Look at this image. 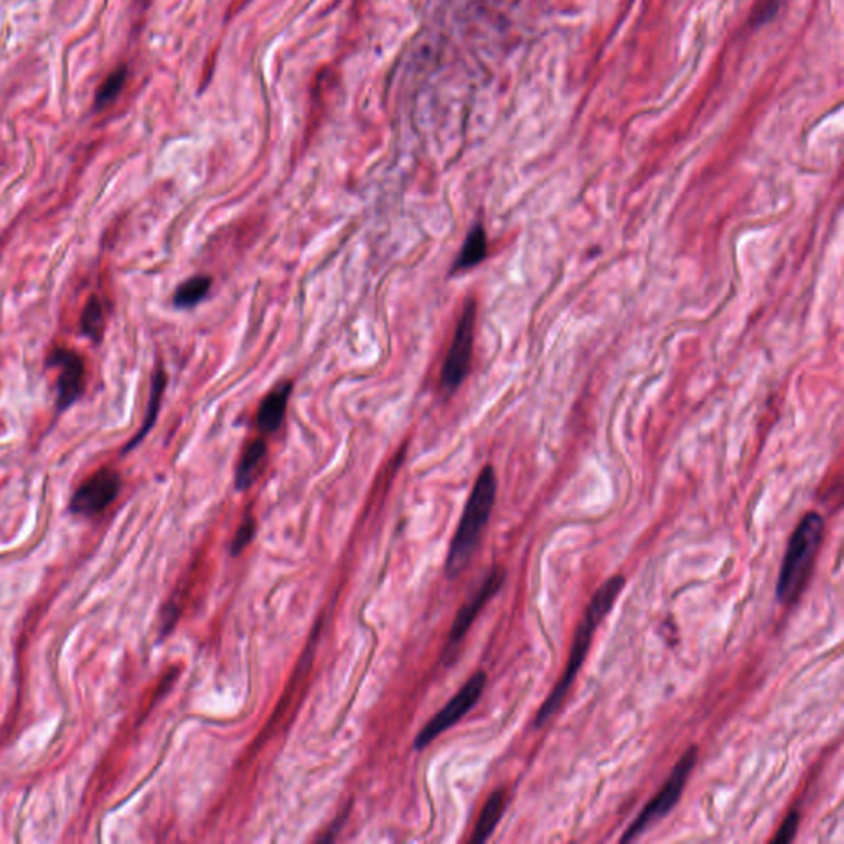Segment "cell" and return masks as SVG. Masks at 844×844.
<instances>
[{
    "label": "cell",
    "instance_id": "obj_1",
    "mask_svg": "<svg viewBox=\"0 0 844 844\" xmlns=\"http://www.w3.org/2000/svg\"><path fill=\"white\" fill-rule=\"evenodd\" d=\"M624 576L610 577L609 581H605L592 596L591 602L584 610L582 619L577 625L576 635H574L573 648H571V655L568 658V665L564 668L563 676L558 681V685L554 686L553 691L549 694L548 699L544 701L540 711L536 714L535 726L543 727L548 723L549 719L553 718L554 714L558 713V709L563 706L564 699L568 696L574 680H576L577 673L581 670L582 663L586 660L587 652L591 648L592 637L596 633L597 627L602 624V620L607 617L615 601L619 599L620 592L624 589Z\"/></svg>",
    "mask_w": 844,
    "mask_h": 844
},
{
    "label": "cell",
    "instance_id": "obj_2",
    "mask_svg": "<svg viewBox=\"0 0 844 844\" xmlns=\"http://www.w3.org/2000/svg\"><path fill=\"white\" fill-rule=\"evenodd\" d=\"M495 498H497V475L492 465H485L472 488L469 500L465 503L459 528L455 531L449 556H447V576H459L467 568L475 549L479 546L480 536L490 520Z\"/></svg>",
    "mask_w": 844,
    "mask_h": 844
},
{
    "label": "cell",
    "instance_id": "obj_3",
    "mask_svg": "<svg viewBox=\"0 0 844 844\" xmlns=\"http://www.w3.org/2000/svg\"><path fill=\"white\" fill-rule=\"evenodd\" d=\"M825 535V521L818 513L803 516L793 533L785 553L784 564L777 582V599L782 604H793L807 586L816 556Z\"/></svg>",
    "mask_w": 844,
    "mask_h": 844
},
{
    "label": "cell",
    "instance_id": "obj_4",
    "mask_svg": "<svg viewBox=\"0 0 844 844\" xmlns=\"http://www.w3.org/2000/svg\"><path fill=\"white\" fill-rule=\"evenodd\" d=\"M696 760H698V747H690L685 754L681 755V759L676 762L675 769L671 770L670 777L666 779L665 784L660 788V792L647 803V807L643 808L642 813L637 816V820L633 821L632 825L627 828L625 835L622 836V843L637 840L638 836L643 835L648 828H652L655 823L663 820L675 808L676 803L683 795L685 785L688 784Z\"/></svg>",
    "mask_w": 844,
    "mask_h": 844
},
{
    "label": "cell",
    "instance_id": "obj_5",
    "mask_svg": "<svg viewBox=\"0 0 844 844\" xmlns=\"http://www.w3.org/2000/svg\"><path fill=\"white\" fill-rule=\"evenodd\" d=\"M475 322H477V301L469 297L464 304L459 324L454 332L451 347L441 371L442 390L454 393L459 390L469 375L472 353H474Z\"/></svg>",
    "mask_w": 844,
    "mask_h": 844
},
{
    "label": "cell",
    "instance_id": "obj_6",
    "mask_svg": "<svg viewBox=\"0 0 844 844\" xmlns=\"http://www.w3.org/2000/svg\"><path fill=\"white\" fill-rule=\"evenodd\" d=\"M485 686H487V675L483 671H477L460 688L459 693L455 694L454 698L426 726L422 727V731L414 739V749L422 751L424 747L436 741L442 732H446L447 729H451L452 726L459 723L460 719L464 718L465 714L469 713L470 709L479 703Z\"/></svg>",
    "mask_w": 844,
    "mask_h": 844
},
{
    "label": "cell",
    "instance_id": "obj_7",
    "mask_svg": "<svg viewBox=\"0 0 844 844\" xmlns=\"http://www.w3.org/2000/svg\"><path fill=\"white\" fill-rule=\"evenodd\" d=\"M119 490L121 475L111 467H103L76 488L71 497L70 512L80 516L99 515L118 498Z\"/></svg>",
    "mask_w": 844,
    "mask_h": 844
},
{
    "label": "cell",
    "instance_id": "obj_8",
    "mask_svg": "<svg viewBox=\"0 0 844 844\" xmlns=\"http://www.w3.org/2000/svg\"><path fill=\"white\" fill-rule=\"evenodd\" d=\"M48 366L58 370L57 409L66 411L85 391L86 365L80 353L71 348H55L47 360Z\"/></svg>",
    "mask_w": 844,
    "mask_h": 844
},
{
    "label": "cell",
    "instance_id": "obj_9",
    "mask_svg": "<svg viewBox=\"0 0 844 844\" xmlns=\"http://www.w3.org/2000/svg\"><path fill=\"white\" fill-rule=\"evenodd\" d=\"M505 577H507L505 569H492V573L483 579L482 586L460 607L459 612L455 615L454 624H452L447 652H454L457 645L464 640L465 635L474 624V620L477 619V615L480 614V610L502 589Z\"/></svg>",
    "mask_w": 844,
    "mask_h": 844
},
{
    "label": "cell",
    "instance_id": "obj_10",
    "mask_svg": "<svg viewBox=\"0 0 844 844\" xmlns=\"http://www.w3.org/2000/svg\"><path fill=\"white\" fill-rule=\"evenodd\" d=\"M292 381H282L274 390L269 391L259 404L256 414V426L263 434H274L279 431L286 418L287 404L292 394Z\"/></svg>",
    "mask_w": 844,
    "mask_h": 844
},
{
    "label": "cell",
    "instance_id": "obj_11",
    "mask_svg": "<svg viewBox=\"0 0 844 844\" xmlns=\"http://www.w3.org/2000/svg\"><path fill=\"white\" fill-rule=\"evenodd\" d=\"M487 253V233H485L482 223H477L470 228L469 233L465 236L459 256L452 266V272L455 274V272L469 271V269L479 266L487 258Z\"/></svg>",
    "mask_w": 844,
    "mask_h": 844
},
{
    "label": "cell",
    "instance_id": "obj_12",
    "mask_svg": "<svg viewBox=\"0 0 844 844\" xmlns=\"http://www.w3.org/2000/svg\"><path fill=\"white\" fill-rule=\"evenodd\" d=\"M266 455H268V444L264 442V439H254L244 447L240 462L236 467L235 483L238 490H248L253 485Z\"/></svg>",
    "mask_w": 844,
    "mask_h": 844
},
{
    "label": "cell",
    "instance_id": "obj_13",
    "mask_svg": "<svg viewBox=\"0 0 844 844\" xmlns=\"http://www.w3.org/2000/svg\"><path fill=\"white\" fill-rule=\"evenodd\" d=\"M505 807H507V793H505V790L493 792L490 798H488L487 803L483 805L479 821L475 825L472 843H485L492 836L493 831H495L498 823L502 820Z\"/></svg>",
    "mask_w": 844,
    "mask_h": 844
},
{
    "label": "cell",
    "instance_id": "obj_14",
    "mask_svg": "<svg viewBox=\"0 0 844 844\" xmlns=\"http://www.w3.org/2000/svg\"><path fill=\"white\" fill-rule=\"evenodd\" d=\"M165 386H167V375H165V371L159 366V368L155 370L154 376H152L151 394H149V404H147L144 424H142L141 429L137 432L136 437L131 439V442L124 447V454L131 451V449H134V447L139 446L142 439L151 432L155 421H157V416H159L160 404H162V398H164Z\"/></svg>",
    "mask_w": 844,
    "mask_h": 844
},
{
    "label": "cell",
    "instance_id": "obj_15",
    "mask_svg": "<svg viewBox=\"0 0 844 844\" xmlns=\"http://www.w3.org/2000/svg\"><path fill=\"white\" fill-rule=\"evenodd\" d=\"M210 276H193L183 281L174 294V305L177 309H192L195 305L205 301L211 289Z\"/></svg>",
    "mask_w": 844,
    "mask_h": 844
},
{
    "label": "cell",
    "instance_id": "obj_16",
    "mask_svg": "<svg viewBox=\"0 0 844 844\" xmlns=\"http://www.w3.org/2000/svg\"><path fill=\"white\" fill-rule=\"evenodd\" d=\"M80 329L81 333L94 343L103 340L104 332H106V314H104L103 302L99 301L98 296H91L86 302L81 314Z\"/></svg>",
    "mask_w": 844,
    "mask_h": 844
},
{
    "label": "cell",
    "instance_id": "obj_17",
    "mask_svg": "<svg viewBox=\"0 0 844 844\" xmlns=\"http://www.w3.org/2000/svg\"><path fill=\"white\" fill-rule=\"evenodd\" d=\"M127 68L126 66H118L111 75L103 81V85L99 86L96 98H94V106L98 111L108 108L109 104L114 103L121 94L122 88L126 85Z\"/></svg>",
    "mask_w": 844,
    "mask_h": 844
},
{
    "label": "cell",
    "instance_id": "obj_18",
    "mask_svg": "<svg viewBox=\"0 0 844 844\" xmlns=\"http://www.w3.org/2000/svg\"><path fill=\"white\" fill-rule=\"evenodd\" d=\"M254 535H256V523L251 516H248L236 531L235 540L231 543V554L238 556L253 541Z\"/></svg>",
    "mask_w": 844,
    "mask_h": 844
},
{
    "label": "cell",
    "instance_id": "obj_19",
    "mask_svg": "<svg viewBox=\"0 0 844 844\" xmlns=\"http://www.w3.org/2000/svg\"><path fill=\"white\" fill-rule=\"evenodd\" d=\"M798 821H800V816H798L797 812L788 813L787 818H785L784 823L780 826L779 831H777V835H775L774 843H790V841L795 840V835H797L798 830Z\"/></svg>",
    "mask_w": 844,
    "mask_h": 844
}]
</instances>
